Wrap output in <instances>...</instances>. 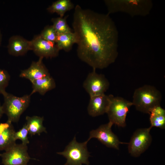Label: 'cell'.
Here are the masks:
<instances>
[{"instance_id":"6da1fadb","label":"cell","mask_w":165,"mask_h":165,"mask_svg":"<svg viewBox=\"0 0 165 165\" xmlns=\"http://www.w3.org/2000/svg\"><path fill=\"white\" fill-rule=\"evenodd\" d=\"M72 26L79 58L94 69L114 63L118 54V31L109 15L75 7Z\"/></svg>"},{"instance_id":"7a4b0ae2","label":"cell","mask_w":165,"mask_h":165,"mask_svg":"<svg viewBox=\"0 0 165 165\" xmlns=\"http://www.w3.org/2000/svg\"><path fill=\"white\" fill-rule=\"evenodd\" d=\"M104 2L108 14L121 12L131 17L146 16L150 14L153 7L151 0H105Z\"/></svg>"},{"instance_id":"3957f363","label":"cell","mask_w":165,"mask_h":165,"mask_svg":"<svg viewBox=\"0 0 165 165\" xmlns=\"http://www.w3.org/2000/svg\"><path fill=\"white\" fill-rule=\"evenodd\" d=\"M162 97L161 92L155 87L145 85L135 90L132 102L137 110L149 114L153 108L160 105Z\"/></svg>"},{"instance_id":"277c9868","label":"cell","mask_w":165,"mask_h":165,"mask_svg":"<svg viewBox=\"0 0 165 165\" xmlns=\"http://www.w3.org/2000/svg\"><path fill=\"white\" fill-rule=\"evenodd\" d=\"M2 94L4 97L2 109L4 114L7 117V121L12 123L17 122L29 105L31 95L26 94L18 97L6 91Z\"/></svg>"},{"instance_id":"5b68a950","label":"cell","mask_w":165,"mask_h":165,"mask_svg":"<svg viewBox=\"0 0 165 165\" xmlns=\"http://www.w3.org/2000/svg\"><path fill=\"white\" fill-rule=\"evenodd\" d=\"M88 141L87 140L83 143H79L74 137L63 152L57 153L67 159L65 165H81L83 163L88 165L90 154L87 147Z\"/></svg>"},{"instance_id":"8992f818","label":"cell","mask_w":165,"mask_h":165,"mask_svg":"<svg viewBox=\"0 0 165 165\" xmlns=\"http://www.w3.org/2000/svg\"><path fill=\"white\" fill-rule=\"evenodd\" d=\"M132 102L119 97L112 96L106 113L109 122L119 127L126 126V118Z\"/></svg>"},{"instance_id":"52a82bcc","label":"cell","mask_w":165,"mask_h":165,"mask_svg":"<svg viewBox=\"0 0 165 165\" xmlns=\"http://www.w3.org/2000/svg\"><path fill=\"white\" fill-rule=\"evenodd\" d=\"M152 127L138 129L134 132L128 144V152L132 156L138 157L148 148L152 141L150 134Z\"/></svg>"},{"instance_id":"ba28073f","label":"cell","mask_w":165,"mask_h":165,"mask_svg":"<svg viewBox=\"0 0 165 165\" xmlns=\"http://www.w3.org/2000/svg\"><path fill=\"white\" fill-rule=\"evenodd\" d=\"M27 145L16 143L1 154L3 165H27L30 159Z\"/></svg>"},{"instance_id":"9c48e42d","label":"cell","mask_w":165,"mask_h":165,"mask_svg":"<svg viewBox=\"0 0 165 165\" xmlns=\"http://www.w3.org/2000/svg\"><path fill=\"white\" fill-rule=\"evenodd\" d=\"M95 69L88 75L83 84V86L90 97L105 94L109 86V82L102 74L97 73Z\"/></svg>"},{"instance_id":"30bf717a","label":"cell","mask_w":165,"mask_h":165,"mask_svg":"<svg viewBox=\"0 0 165 165\" xmlns=\"http://www.w3.org/2000/svg\"><path fill=\"white\" fill-rule=\"evenodd\" d=\"M112 125V124L109 122L107 124L101 125L97 129L92 130L87 140L89 141L92 138H96L107 147L119 149L120 144L127 143L120 141L112 132L111 127Z\"/></svg>"},{"instance_id":"8fae6325","label":"cell","mask_w":165,"mask_h":165,"mask_svg":"<svg viewBox=\"0 0 165 165\" xmlns=\"http://www.w3.org/2000/svg\"><path fill=\"white\" fill-rule=\"evenodd\" d=\"M31 49L39 57L52 58L57 56L59 50L55 42L46 40L39 35L31 40Z\"/></svg>"},{"instance_id":"7c38bea8","label":"cell","mask_w":165,"mask_h":165,"mask_svg":"<svg viewBox=\"0 0 165 165\" xmlns=\"http://www.w3.org/2000/svg\"><path fill=\"white\" fill-rule=\"evenodd\" d=\"M113 96L104 94L90 97L87 107L89 114L96 117L106 113Z\"/></svg>"},{"instance_id":"4fadbf2b","label":"cell","mask_w":165,"mask_h":165,"mask_svg":"<svg viewBox=\"0 0 165 165\" xmlns=\"http://www.w3.org/2000/svg\"><path fill=\"white\" fill-rule=\"evenodd\" d=\"M43 58L39 57L37 61H33L27 69L21 71L20 77L29 80L31 82L50 75L42 62Z\"/></svg>"},{"instance_id":"5bb4252c","label":"cell","mask_w":165,"mask_h":165,"mask_svg":"<svg viewBox=\"0 0 165 165\" xmlns=\"http://www.w3.org/2000/svg\"><path fill=\"white\" fill-rule=\"evenodd\" d=\"M7 48L9 53L15 56L24 55L29 50H32L31 41L17 35L10 38Z\"/></svg>"},{"instance_id":"9a60e30c","label":"cell","mask_w":165,"mask_h":165,"mask_svg":"<svg viewBox=\"0 0 165 165\" xmlns=\"http://www.w3.org/2000/svg\"><path fill=\"white\" fill-rule=\"evenodd\" d=\"M15 132L12 123L7 121L0 123V151L6 150L16 143Z\"/></svg>"},{"instance_id":"2e32d148","label":"cell","mask_w":165,"mask_h":165,"mask_svg":"<svg viewBox=\"0 0 165 165\" xmlns=\"http://www.w3.org/2000/svg\"><path fill=\"white\" fill-rule=\"evenodd\" d=\"M32 90L31 95L38 92L43 95L48 91L55 88L56 86L54 79L50 75L35 80L32 82Z\"/></svg>"},{"instance_id":"e0dca14e","label":"cell","mask_w":165,"mask_h":165,"mask_svg":"<svg viewBox=\"0 0 165 165\" xmlns=\"http://www.w3.org/2000/svg\"><path fill=\"white\" fill-rule=\"evenodd\" d=\"M26 123L29 134L31 136L35 134L40 135L43 132L47 133L46 129L43 124V117L36 116L26 117Z\"/></svg>"},{"instance_id":"ac0fdd59","label":"cell","mask_w":165,"mask_h":165,"mask_svg":"<svg viewBox=\"0 0 165 165\" xmlns=\"http://www.w3.org/2000/svg\"><path fill=\"white\" fill-rule=\"evenodd\" d=\"M77 42L76 38L74 32L57 34L55 43L60 50H63L68 52Z\"/></svg>"},{"instance_id":"d6986e66","label":"cell","mask_w":165,"mask_h":165,"mask_svg":"<svg viewBox=\"0 0 165 165\" xmlns=\"http://www.w3.org/2000/svg\"><path fill=\"white\" fill-rule=\"evenodd\" d=\"M149 114L151 127L165 129V110L160 105L153 108L150 111Z\"/></svg>"},{"instance_id":"ffe728a7","label":"cell","mask_w":165,"mask_h":165,"mask_svg":"<svg viewBox=\"0 0 165 165\" xmlns=\"http://www.w3.org/2000/svg\"><path fill=\"white\" fill-rule=\"evenodd\" d=\"M74 7V4L70 0H58L53 2L47 9L49 13H56L60 17H63L67 12Z\"/></svg>"},{"instance_id":"44dd1931","label":"cell","mask_w":165,"mask_h":165,"mask_svg":"<svg viewBox=\"0 0 165 165\" xmlns=\"http://www.w3.org/2000/svg\"><path fill=\"white\" fill-rule=\"evenodd\" d=\"M68 16V15H67L64 17H58L52 19V25L57 34L72 32L71 28L68 25L67 22V19Z\"/></svg>"},{"instance_id":"7402d4cb","label":"cell","mask_w":165,"mask_h":165,"mask_svg":"<svg viewBox=\"0 0 165 165\" xmlns=\"http://www.w3.org/2000/svg\"><path fill=\"white\" fill-rule=\"evenodd\" d=\"M44 39L52 42H56L57 33L52 25L46 26L39 35Z\"/></svg>"},{"instance_id":"603a6c76","label":"cell","mask_w":165,"mask_h":165,"mask_svg":"<svg viewBox=\"0 0 165 165\" xmlns=\"http://www.w3.org/2000/svg\"><path fill=\"white\" fill-rule=\"evenodd\" d=\"M28 131L26 124L18 131L15 132L14 134V138L16 141L19 139L22 141L23 144L27 145L29 143L28 138Z\"/></svg>"},{"instance_id":"cb8c5ba5","label":"cell","mask_w":165,"mask_h":165,"mask_svg":"<svg viewBox=\"0 0 165 165\" xmlns=\"http://www.w3.org/2000/svg\"><path fill=\"white\" fill-rule=\"evenodd\" d=\"M10 79V76L6 70L0 68V94H2L6 92Z\"/></svg>"},{"instance_id":"d4e9b609","label":"cell","mask_w":165,"mask_h":165,"mask_svg":"<svg viewBox=\"0 0 165 165\" xmlns=\"http://www.w3.org/2000/svg\"><path fill=\"white\" fill-rule=\"evenodd\" d=\"M3 114L4 113H3V111L2 109V105H1V104L0 102V120Z\"/></svg>"},{"instance_id":"484cf974","label":"cell","mask_w":165,"mask_h":165,"mask_svg":"<svg viewBox=\"0 0 165 165\" xmlns=\"http://www.w3.org/2000/svg\"><path fill=\"white\" fill-rule=\"evenodd\" d=\"M2 38V35L1 34V31L0 30V46L1 44V42Z\"/></svg>"},{"instance_id":"4316f807","label":"cell","mask_w":165,"mask_h":165,"mask_svg":"<svg viewBox=\"0 0 165 165\" xmlns=\"http://www.w3.org/2000/svg\"><path fill=\"white\" fill-rule=\"evenodd\" d=\"M1 155V154L0 153V156Z\"/></svg>"}]
</instances>
